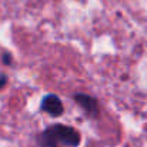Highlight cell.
<instances>
[{
  "label": "cell",
  "instance_id": "5b68a950",
  "mask_svg": "<svg viewBox=\"0 0 147 147\" xmlns=\"http://www.w3.org/2000/svg\"><path fill=\"white\" fill-rule=\"evenodd\" d=\"M7 82H9V79H7V74H4V73H0V90H3V89L6 87Z\"/></svg>",
  "mask_w": 147,
  "mask_h": 147
},
{
  "label": "cell",
  "instance_id": "277c9868",
  "mask_svg": "<svg viewBox=\"0 0 147 147\" xmlns=\"http://www.w3.org/2000/svg\"><path fill=\"white\" fill-rule=\"evenodd\" d=\"M1 61H3L4 66H11V64H13V56H11L9 51H4V53L1 54Z\"/></svg>",
  "mask_w": 147,
  "mask_h": 147
},
{
  "label": "cell",
  "instance_id": "7a4b0ae2",
  "mask_svg": "<svg viewBox=\"0 0 147 147\" xmlns=\"http://www.w3.org/2000/svg\"><path fill=\"white\" fill-rule=\"evenodd\" d=\"M73 103L77 104L83 114L89 119V120H97L100 117V107H98V100L87 93H74L73 96Z\"/></svg>",
  "mask_w": 147,
  "mask_h": 147
},
{
  "label": "cell",
  "instance_id": "6da1fadb",
  "mask_svg": "<svg viewBox=\"0 0 147 147\" xmlns=\"http://www.w3.org/2000/svg\"><path fill=\"white\" fill-rule=\"evenodd\" d=\"M82 143V134L77 129L66 124H51L37 133V147H79Z\"/></svg>",
  "mask_w": 147,
  "mask_h": 147
},
{
  "label": "cell",
  "instance_id": "3957f363",
  "mask_svg": "<svg viewBox=\"0 0 147 147\" xmlns=\"http://www.w3.org/2000/svg\"><path fill=\"white\" fill-rule=\"evenodd\" d=\"M40 111L46 113L50 117H60L64 114V104L57 94H46L40 101Z\"/></svg>",
  "mask_w": 147,
  "mask_h": 147
}]
</instances>
